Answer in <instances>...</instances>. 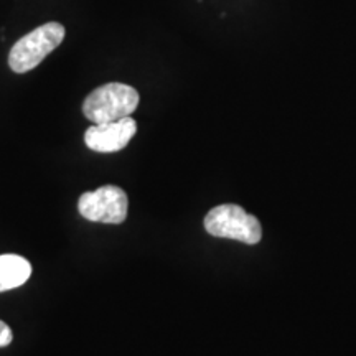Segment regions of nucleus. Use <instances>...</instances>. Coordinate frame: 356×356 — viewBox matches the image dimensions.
<instances>
[{"label": "nucleus", "mask_w": 356, "mask_h": 356, "mask_svg": "<svg viewBox=\"0 0 356 356\" xmlns=\"http://www.w3.org/2000/svg\"><path fill=\"white\" fill-rule=\"evenodd\" d=\"M78 210L88 221L121 225L127 218L129 198L119 186L104 185L83 193L78 200Z\"/></svg>", "instance_id": "nucleus-4"}, {"label": "nucleus", "mask_w": 356, "mask_h": 356, "mask_svg": "<svg viewBox=\"0 0 356 356\" xmlns=\"http://www.w3.org/2000/svg\"><path fill=\"white\" fill-rule=\"evenodd\" d=\"M204 229L215 238L234 239L244 244H257L262 238L259 220L238 204H220L208 211Z\"/></svg>", "instance_id": "nucleus-3"}, {"label": "nucleus", "mask_w": 356, "mask_h": 356, "mask_svg": "<svg viewBox=\"0 0 356 356\" xmlns=\"http://www.w3.org/2000/svg\"><path fill=\"white\" fill-rule=\"evenodd\" d=\"M136 132L137 124L129 115V118L119 119V121L95 124L84 132V142L95 152H119L132 140Z\"/></svg>", "instance_id": "nucleus-5"}, {"label": "nucleus", "mask_w": 356, "mask_h": 356, "mask_svg": "<svg viewBox=\"0 0 356 356\" xmlns=\"http://www.w3.org/2000/svg\"><path fill=\"white\" fill-rule=\"evenodd\" d=\"M32 275V264L17 254H0V292L17 289Z\"/></svg>", "instance_id": "nucleus-6"}, {"label": "nucleus", "mask_w": 356, "mask_h": 356, "mask_svg": "<svg viewBox=\"0 0 356 356\" xmlns=\"http://www.w3.org/2000/svg\"><path fill=\"white\" fill-rule=\"evenodd\" d=\"M12 340H13V333L10 330V327H8L6 322L0 320V348L10 345Z\"/></svg>", "instance_id": "nucleus-7"}, {"label": "nucleus", "mask_w": 356, "mask_h": 356, "mask_svg": "<svg viewBox=\"0 0 356 356\" xmlns=\"http://www.w3.org/2000/svg\"><path fill=\"white\" fill-rule=\"evenodd\" d=\"M65 35V26L58 22H48L37 26L33 32L13 44L8 55V66L15 73H29L63 43Z\"/></svg>", "instance_id": "nucleus-2"}, {"label": "nucleus", "mask_w": 356, "mask_h": 356, "mask_svg": "<svg viewBox=\"0 0 356 356\" xmlns=\"http://www.w3.org/2000/svg\"><path fill=\"white\" fill-rule=\"evenodd\" d=\"M139 106L137 89L124 83H108L96 88L83 102V114L95 124L129 118Z\"/></svg>", "instance_id": "nucleus-1"}]
</instances>
